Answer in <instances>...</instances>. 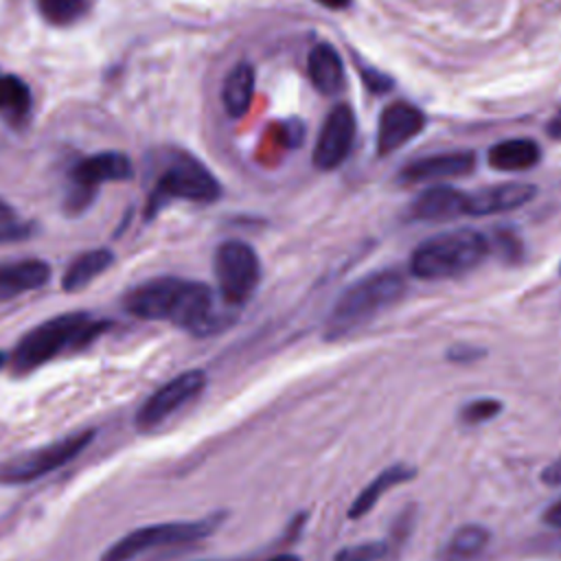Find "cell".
<instances>
[{
	"label": "cell",
	"mask_w": 561,
	"mask_h": 561,
	"mask_svg": "<svg viewBox=\"0 0 561 561\" xmlns=\"http://www.w3.org/2000/svg\"><path fill=\"white\" fill-rule=\"evenodd\" d=\"M403 294L405 278L392 270H381L355 280L340 294L327 318V340H337L362 329L381 311L399 302Z\"/></svg>",
	"instance_id": "3"
},
{
	"label": "cell",
	"mask_w": 561,
	"mask_h": 561,
	"mask_svg": "<svg viewBox=\"0 0 561 561\" xmlns=\"http://www.w3.org/2000/svg\"><path fill=\"white\" fill-rule=\"evenodd\" d=\"M4 362H7V355H4V353H2V351H0V368H2V366H4Z\"/></svg>",
	"instance_id": "35"
},
{
	"label": "cell",
	"mask_w": 561,
	"mask_h": 561,
	"mask_svg": "<svg viewBox=\"0 0 561 561\" xmlns=\"http://www.w3.org/2000/svg\"><path fill=\"white\" fill-rule=\"evenodd\" d=\"M213 561H217V559H213ZM228 561H248V559H228Z\"/></svg>",
	"instance_id": "36"
},
{
	"label": "cell",
	"mask_w": 561,
	"mask_h": 561,
	"mask_svg": "<svg viewBox=\"0 0 561 561\" xmlns=\"http://www.w3.org/2000/svg\"><path fill=\"white\" fill-rule=\"evenodd\" d=\"M502 412V401L491 399V397H482V399H473L467 401L460 408V421L467 425H480L486 423L491 419H495Z\"/></svg>",
	"instance_id": "25"
},
{
	"label": "cell",
	"mask_w": 561,
	"mask_h": 561,
	"mask_svg": "<svg viewBox=\"0 0 561 561\" xmlns=\"http://www.w3.org/2000/svg\"><path fill=\"white\" fill-rule=\"evenodd\" d=\"M131 171L134 169L129 158L118 151H103L83 158L70 173V193L66 197V204L75 213L83 210L92 202L99 184L110 180H127Z\"/></svg>",
	"instance_id": "10"
},
{
	"label": "cell",
	"mask_w": 561,
	"mask_h": 561,
	"mask_svg": "<svg viewBox=\"0 0 561 561\" xmlns=\"http://www.w3.org/2000/svg\"><path fill=\"white\" fill-rule=\"evenodd\" d=\"M476 169V156L471 151H449V153H434L419 160H412L403 167L401 180L403 182H430V180H445V178H460Z\"/></svg>",
	"instance_id": "14"
},
{
	"label": "cell",
	"mask_w": 561,
	"mask_h": 561,
	"mask_svg": "<svg viewBox=\"0 0 561 561\" xmlns=\"http://www.w3.org/2000/svg\"><path fill=\"white\" fill-rule=\"evenodd\" d=\"M267 561H300V557H296V554H291V552H280V554H274V557L267 559Z\"/></svg>",
	"instance_id": "34"
},
{
	"label": "cell",
	"mask_w": 561,
	"mask_h": 561,
	"mask_svg": "<svg viewBox=\"0 0 561 561\" xmlns=\"http://www.w3.org/2000/svg\"><path fill=\"white\" fill-rule=\"evenodd\" d=\"M221 195V186L215 175L191 153L175 151L162 173L156 180V186L147 199V215L151 217L169 204V199H191L210 204Z\"/></svg>",
	"instance_id": "6"
},
{
	"label": "cell",
	"mask_w": 561,
	"mask_h": 561,
	"mask_svg": "<svg viewBox=\"0 0 561 561\" xmlns=\"http://www.w3.org/2000/svg\"><path fill=\"white\" fill-rule=\"evenodd\" d=\"M309 77L320 94L335 96L344 88V66L337 50L331 44H316L309 53Z\"/></svg>",
	"instance_id": "16"
},
{
	"label": "cell",
	"mask_w": 561,
	"mask_h": 561,
	"mask_svg": "<svg viewBox=\"0 0 561 561\" xmlns=\"http://www.w3.org/2000/svg\"><path fill=\"white\" fill-rule=\"evenodd\" d=\"M37 7L48 22L70 24L88 11L90 0H37Z\"/></svg>",
	"instance_id": "24"
},
{
	"label": "cell",
	"mask_w": 561,
	"mask_h": 561,
	"mask_svg": "<svg viewBox=\"0 0 561 561\" xmlns=\"http://www.w3.org/2000/svg\"><path fill=\"white\" fill-rule=\"evenodd\" d=\"M31 110L28 85L15 75H0V112L11 121L20 123Z\"/></svg>",
	"instance_id": "23"
},
{
	"label": "cell",
	"mask_w": 561,
	"mask_h": 561,
	"mask_svg": "<svg viewBox=\"0 0 561 561\" xmlns=\"http://www.w3.org/2000/svg\"><path fill=\"white\" fill-rule=\"evenodd\" d=\"M215 276L221 298L232 307L243 305L254 294L261 276L254 248L237 239L224 241L215 252Z\"/></svg>",
	"instance_id": "8"
},
{
	"label": "cell",
	"mask_w": 561,
	"mask_h": 561,
	"mask_svg": "<svg viewBox=\"0 0 561 561\" xmlns=\"http://www.w3.org/2000/svg\"><path fill=\"white\" fill-rule=\"evenodd\" d=\"M254 94V70L250 64H237L224 79L221 101L226 112L232 118H239L248 112Z\"/></svg>",
	"instance_id": "20"
},
{
	"label": "cell",
	"mask_w": 561,
	"mask_h": 561,
	"mask_svg": "<svg viewBox=\"0 0 561 561\" xmlns=\"http://www.w3.org/2000/svg\"><path fill=\"white\" fill-rule=\"evenodd\" d=\"M110 322L92 320L83 311L55 316L31 329L11 353V370L24 375L66 351H79L96 340Z\"/></svg>",
	"instance_id": "2"
},
{
	"label": "cell",
	"mask_w": 561,
	"mask_h": 561,
	"mask_svg": "<svg viewBox=\"0 0 561 561\" xmlns=\"http://www.w3.org/2000/svg\"><path fill=\"white\" fill-rule=\"evenodd\" d=\"M537 188L526 182H504L467 193V215H500L528 204Z\"/></svg>",
	"instance_id": "13"
},
{
	"label": "cell",
	"mask_w": 561,
	"mask_h": 561,
	"mask_svg": "<svg viewBox=\"0 0 561 561\" xmlns=\"http://www.w3.org/2000/svg\"><path fill=\"white\" fill-rule=\"evenodd\" d=\"M489 256V239L471 228L440 232L410 256V272L423 280H445L478 267Z\"/></svg>",
	"instance_id": "4"
},
{
	"label": "cell",
	"mask_w": 561,
	"mask_h": 561,
	"mask_svg": "<svg viewBox=\"0 0 561 561\" xmlns=\"http://www.w3.org/2000/svg\"><path fill=\"white\" fill-rule=\"evenodd\" d=\"M316 2L327 9H346L351 4V0H316Z\"/></svg>",
	"instance_id": "32"
},
{
	"label": "cell",
	"mask_w": 561,
	"mask_h": 561,
	"mask_svg": "<svg viewBox=\"0 0 561 561\" xmlns=\"http://www.w3.org/2000/svg\"><path fill=\"white\" fill-rule=\"evenodd\" d=\"M33 232H35L33 224H18V221L0 224V243H15V241L31 239Z\"/></svg>",
	"instance_id": "27"
},
{
	"label": "cell",
	"mask_w": 561,
	"mask_h": 561,
	"mask_svg": "<svg viewBox=\"0 0 561 561\" xmlns=\"http://www.w3.org/2000/svg\"><path fill=\"white\" fill-rule=\"evenodd\" d=\"M353 138H355V114L348 105L340 103L327 114L320 127V134L313 147V164L320 171L337 169L351 153Z\"/></svg>",
	"instance_id": "11"
},
{
	"label": "cell",
	"mask_w": 561,
	"mask_h": 561,
	"mask_svg": "<svg viewBox=\"0 0 561 561\" xmlns=\"http://www.w3.org/2000/svg\"><path fill=\"white\" fill-rule=\"evenodd\" d=\"M388 552L386 541H370V543H359L344 548L335 554V561H381Z\"/></svg>",
	"instance_id": "26"
},
{
	"label": "cell",
	"mask_w": 561,
	"mask_h": 561,
	"mask_svg": "<svg viewBox=\"0 0 561 561\" xmlns=\"http://www.w3.org/2000/svg\"><path fill=\"white\" fill-rule=\"evenodd\" d=\"M206 388V375L204 370H186L164 386H160L156 392H151L145 403L136 412V427L142 432H149L164 423L169 416H173L178 410H182L186 403H191L195 397H199Z\"/></svg>",
	"instance_id": "9"
},
{
	"label": "cell",
	"mask_w": 561,
	"mask_h": 561,
	"mask_svg": "<svg viewBox=\"0 0 561 561\" xmlns=\"http://www.w3.org/2000/svg\"><path fill=\"white\" fill-rule=\"evenodd\" d=\"M123 305L136 318L169 320L197 335L217 329L213 294L195 280L158 276L129 289Z\"/></svg>",
	"instance_id": "1"
},
{
	"label": "cell",
	"mask_w": 561,
	"mask_h": 561,
	"mask_svg": "<svg viewBox=\"0 0 561 561\" xmlns=\"http://www.w3.org/2000/svg\"><path fill=\"white\" fill-rule=\"evenodd\" d=\"M416 476V469L414 467H408V465H392V467H386L383 471H379L359 493L357 497L351 502L348 506V517L351 519H357V517H364L366 513L373 511V506L379 502V497L383 493H388L392 486L397 484H403L408 480H412Z\"/></svg>",
	"instance_id": "18"
},
{
	"label": "cell",
	"mask_w": 561,
	"mask_h": 561,
	"mask_svg": "<svg viewBox=\"0 0 561 561\" xmlns=\"http://www.w3.org/2000/svg\"><path fill=\"white\" fill-rule=\"evenodd\" d=\"M410 213L419 221H449L462 217L467 215V193L447 184L430 186L414 197Z\"/></svg>",
	"instance_id": "15"
},
{
	"label": "cell",
	"mask_w": 561,
	"mask_h": 561,
	"mask_svg": "<svg viewBox=\"0 0 561 561\" xmlns=\"http://www.w3.org/2000/svg\"><path fill=\"white\" fill-rule=\"evenodd\" d=\"M548 134L557 140H561V110L552 116V121L548 123Z\"/></svg>",
	"instance_id": "31"
},
{
	"label": "cell",
	"mask_w": 561,
	"mask_h": 561,
	"mask_svg": "<svg viewBox=\"0 0 561 561\" xmlns=\"http://www.w3.org/2000/svg\"><path fill=\"white\" fill-rule=\"evenodd\" d=\"M7 221H13V210L0 199V224H7Z\"/></svg>",
	"instance_id": "33"
},
{
	"label": "cell",
	"mask_w": 561,
	"mask_h": 561,
	"mask_svg": "<svg viewBox=\"0 0 561 561\" xmlns=\"http://www.w3.org/2000/svg\"><path fill=\"white\" fill-rule=\"evenodd\" d=\"M50 267L39 259L0 265V298H13L48 283Z\"/></svg>",
	"instance_id": "17"
},
{
	"label": "cell",
	"mask_w": 561,
	"mask_h": 561,
	"mask_svg": "<svg viewBox=\"0 0 561 561\" xmlns=\"http://www.w3.org/2000/svg\"><path fill=\"white\" fill-rule=\"evenodd\" d=\"M543 522H546L548 526H552V528H559V530H561V497H559V500H554V502L546 508V513H543Z\"/></svg>",
	"instance_id": "30"
},
{
	"label": "cell",
	"mask_w": 561,
	"mask_h": 561,
	"mask_svg": "<svg viewBox=\"0 0 561 561\" xmlns=\"http://www.w3.org/2000/svg\"><path fill=\"white\" fill-rule=\"evenodd\" d=\"M489 543V530L480 524L460 526L445 543L443 559L445 561H467L478 557Z\"/></svg>",
	"instance_id": "22"
},
{
	"label": "cell",
	"mask_w": 561,
	"mask_h": 561,
	"mask_svg": "<svg viewBox=\"0 0 561 561\" xmlns=\"http://www.w3.org/2000/svg\"><path fill=\"white\" fill-rule=\"evenodd\" d=\"M425 127V114L405 103V101H394L383 107L377 125V153L388 156L410 142L414 136L421 134Z\"/></svg>",
	"instance_id": "12"
},
{
	"label": "cell",
	"mask_w": 561,
	"mask_h": 561,
	"mask_svg": "<svg viewBox=\"0 0 561 561\" xmlns=\"http://www.w3.org/2000/svg\"><path fill=\"white\" fill-rule=\"evenodd\" d=\"M114 261V254L110 250H88L72 259V263L66 267V274L61 278V285L66 291H79L90 280H94L99 274H103Z\"/></svg>",
	"instance_id": "21"
},
{
	"label": "cell",
	"mask_w": 561,
	"mask_h": 561,
	"mask_svg": "<svg viewBox=\"0 0 561 561\" xmlns=\"http://www.w3.org/2000/svg\"><path fill=\"white\" fill-rule=\"evenodd\" d=\"M486 158L495 171H526L541 160V149L530 138H508L495 142Z\"/></svg>",
	"instance_id": "19"
},
{
	"label": "cell",
	"mask_w": 561,
	"mask_h": 561,
	"mask_svg": "<svg viewBox=\"0 0 561 561\" xmlns=\"http://www.w3.org/2000/svg\"><path fill=\"white\" fill-rule=\"evenodd\" d=\"M92 438H94V432L83 430L66 438H59L46 447H39L13 460H7L4 465H0V482L2 484L33 482L75 460L92 443Z\"/></svg>",
	"instance_id": "7"
},
{
	"label": "cell",
	"mask_w": 561,
	"mask_h": 561,
	"mask_svg": "<svg viewBox=\"0 0 561 561\" xmlns=\"http://www.w3.org/2000/svg\"><path fill=\"white\" fill-rule=\"evenodd\" d=\"M362 77H364V83H366L373 92H383V90H388V88L392 85L390 77H386V75L373 70V68H368V70L362 68Z\"/></svg>",
	"instance_id": "28"
},
{
	"label": "cell",
	"mask_w": 561,
	"mask_h": 561,
	"mask_svg": "<svg viewBox=\"0 0 561 561\" xmlns=\"http://www.w3.org/2000/svg\"><path fill=\"white\" fill-rule=\"evenodd\" d=\"M541 480L550 486H561V454L541 471Z\"/></svg>",
	"instance_id": "29"
},
{
	"label": "cell",
	"mask_w": 561,
	"mask_h": 561,
	"mask_svg": "<svg viewBox=\"0 0 561 561\" xmlns=\"http://www.w3.org/2000/svg\"><path fill=\"white\" fill-rule=\"evenodd\" d=\"M224 519V513H213L202 519H188V522H164V524H151L136 528L121 539H116L103 554L101 561H131L149 550L167 548V546H180V543H193L208 535H213Z\"/></svg>",
	"instance_id": "5"
}]
</instances>
